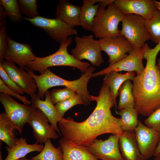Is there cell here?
<instances>
[{"instance_id":"obj_1","label":"cell","mask_w":160,"mask_h":160,"mask_svg":"<svg viewBox=\"0 0 160 160\" xmlns=\"http://www.w3.org/2000/svg\"><path fill=\"white\" fill-rule=\"evenodd\" d=\"M96 105L93 112L85 120L77 122L70 117L59 122L63 138L71 146L87 147L97 137L106 133L121 134L122 131L120 118L112 115L111 108L116 106L112 99L109 86L103 83L97 96L91 95Z\"/></svg>"},{"instance_id":"obj_2","label":"cell","mask_w":160,"mask_h":160,"mask_svg":"<svg viewBox=\"0 0 160 160\" xmlns=\"http://www.w3.org/2000/svg\"><path fill=\"white\" fill-rule=\"evenodd\" d=\"M143 47L146 65L144 70L132 81V92L135 108L139 114L148 117L160 108V70L156 64L160 42L153 48L146 43Z\"/></svg>"},{"instance_id":"obj_3","label":"cell","mask_w":160,"mask_h":160,"mask_svg":"<svg viewBox=\"0 0 160 160\" xmlns=\"http://www.w3.org/2000/svg\"><path fill=\"white\" fill-rule=\"evenodd\" d=\"M25 69L35 80L38 89V94L39 97L44 100L45 92L52 87L57 86H64L71 89L82 98L84 105L87 106L91 101V95L87 89V84L91 78L93 72L95 68L90 66L87 70L76 80L68 81L64 79L47 69L40 75L35 74L33 71Z\"/></svg>"},{"instance_id":"obj_4","label":"cell","mask_w":160,"mask_h":160,"mask_svg":"<svg viewBox=\"0 0 160 160\" xmlns=\"http://www.w3.org/2000/svg\"><path fill=\"white\" fill-rule=\"evenodd\" d=\"M72 42V37H68L60 44L58 49L55 53L44 57H37L34 60L28 63L26 68L33 71H38L41 74L50 67L66 66L77 68L81 72L85 73L90 66V64L76 59L68 53L67 48Z\"/></svg>"},{"instance_id":"obj_5","label":"cell","mask_w":160,"mask_h":160,"mask_svg":"<svg viewBox=\"0 0 160 160\" xmlns=\"http://www.w3.org/2000/svg\"><path fill=\"white\" fill-rule=\"evenodd\" d=\"M124 17L114 2L110 3L106 9L99 7L93 23L92 32L94 37L99 39L120 35L118 25Z\"/></svg>"},{"instance_id":"obj_6","label":"cell","mask_w":160,"mask_h":160,"mask_svg":"<svg viewBox=\"0 0 160 160\" xmlns=\"http://www.w3.org/2000/svg\"><path fill=\"white\" fill-rule=\"evenodd\" d=\"M120 35L124 37L135 49L143 47L150 40L146 21L140 16L135 14L124 15L122 22Z\"/></svg>"},{"instance_id":"obj_7","label":"cell","mask_w":160,"mask_h":160,"mask_svg":"<svg viewBox=\"0 0 160 160\" xmlns=\"http://www.w3.org/2000/svg\"><path fill=\"white\" fill-rule=\"evenodd\" d=\"M92 34L76 36L74 38L75 47L71 51L72 55L76 59L89 61L93 66H99L104 62L99 40L94 39Z\"/></svg>"},{"instance_id":"obj_8","label":"cell","mask_w":160,"mask_h":160,"mask_svg":"<svg viewBox=\"0 0 160 160\" xmlns=\"http://www.w3.org/2000/svg\"><path fill=\"white\" fill-rule=\"evenodd\" d=\"M23 18L34 26L43 29L50 38L60 44L72 35H78L76 29L59 19L49 18L40 15L32 19Z\"/></svg>"},{"instance_id":"obj_9","label":"cell","mask_w":160,"mask_h":160,"mask_svg":"<svg viewBox=\"0 0 160 160\" xmlns=\"http://www.w3.org/2000/svg\"><path fill=\"white\" fill-rule=\"evenodd\" d=\"M0 101L4 108L5 113L21 134L24 126L28 123L36 108L32 105L21 104L10 96L2 93L0 94Z\"/></svg>"},{"instance_id":"obj_10","label":"cell","mask_w":160,"mask_h":160,"mask_svg":"<svg viewBox=\"0 0 160 160\" xmlns=\"http://www.w3.org/2000/svg\"><path fill=\"white\" fill-rule=\"evenodd\" d=\"M144 49L143 47L134 49L128 53L127 55L119 61L112 65H109L107 67L98 72L93 73L92 77L105 75L112 71H121L135 72L137 75L140 74L144 69L143 64Z\"/></svg>"},{"instance_id":"obj_11","label":"cell","mask_w":160,"mask_h":160,"mask_svg":"<svg viewBox=\"0 0 160 160\" xmlns=\"http://www.w3.org/2000/svg\"><path fill=\"white\" fill-rule=\"evenodd\" d=\"M120 135H112L104 140L96 138L87 147L88 150L98 159L124 160L119 148Z\"/></svg>"},{"instance_id":"obj_12","label":"cell","mask_w":160,"mask_h":160,"mask_svg":"<svg viewBox=\"0 0 160 160\" xmlns=\"http://www.w3.org/2000/svg\"><path fill=\"white\" fill-rule=\"evenodd\" d=\"M102 51L108 55L109 65L113 64L126 57L135 49L124 36H117L99 39Z\"/></svg>"},{"instance_id":"obj_13","label":"cell","mask_w":160,"mask_h":160,"mask_svg":"<svg viewBox=\"0 0 160 160\" xmlns=\"http://www.w3.org/2000/svg\"><path fill=\"white\" fill-rule=\"evenodd\" d=\"M140 152L146 160L153 156L160 137V132L148 127L139 120L134 132Z\"/></svg>"},{"instance_id":"obj_14","label":"cell","mask_w":160,"mask_h":160,"mask_svg":"<svg viewBox=\"0 0 160 160\" xmlns=\"http://www.w3.org/2000/svg\"><path fill=\"white\" fill-rule=\"evenodd\" d=\"M114 4L124 15L135 14L147 21L158 11L152 0H114Z\"/></svg>"},{"instance_id":"obj_15","label":"cell","mask_w":160,"mask_h":160,"mask_svg":"<svg viewBox=\"0 0 160 160\" xmlns=\"http://www.w3.org/2000/svg\"><path fill=\"white\" fill-rule=\"evenodd\" d=\"M36 57L30 44L17 42L8 36V45L4 57L5 60L13 62L24 69Z\"/></svg>"},{"instance_id":"obj_16","label":"cell","mask_w":160,"mask_h":160,"mask_svg":"<svg viewBox=\"0 0 160 160\" xmlns=\"http://www.w3.org/2000/svg\"><path fill=\"white\" fill-rule=\"evenodd\" d=\"M49 122L45 115L39 109L36 108L28 123L33 129L36 143H45L48 139L56 140L58 138L55 129Z\"/></svg>"},{"instance_id":"obj_17","label":"cell","mask_w":160,"mask_h":160,"mask_svg":"<svg viewBox=\"0 0 160 160\" xmlns=\"http://www.w3.org/2000/svg\"><path fill=\"white\" fill-rule=\"evenodd\" d=\"M15 64L5 60L3 63V67L8 75L23 89L24 92L30 95L36 92L38 89L34 78L28 71L17 67Z\"/></svg>"},{"instance_id":"obj_18","label":"cell","mask_w":160,"mask_h":160,"mask_svg":"<svg viewBox=\"0 0 160 160\" xmlns=\"http://www.w3.org/2000/svg\"><path fill=\"white\" fill-rule=\"evenodd\" d=\"M45 100L41 99L38 94L34 93L30 95L31 105L40 110L46 116L49 122L60 135L61 132L57 126V123L62 122L64 118L57 112L51 100L50 92L47 90L45 93Z\"/></svg>"},{"instance_id":"obj_19","label":"cell","mask_w":160,"mask_h":160,"mask_svg":"<svg viewBox=\"0 0 160 160\" xmlns=\"http://www.w3.org/2000/svg\"><path fill=\"white\" fill-rule=\"evenodd\" d=\"M119 148L124 160H146L140 152L135 132L123 131L119 138Z\"/></svg>"},{"instance_id":"obj_20","label":"cell","mask_w":160,"mask_h":160,"mask_svg":"<svg viewBox=\"0 0 160 160\" xmlns=\"http://www.w3.org/2000/svg\"><path fill=\"white\" fill-rule=\"evenodd\" d=\"M81 7L74 5L67 0H60L56 6L55 18L60 19L71 27L80 26Z\"/></svg>"},{"instance_id":"obj_21","label":"cell","mask_w":160,"mask_h":160,"mask_svg":"<svg viewBox=\"0 0 160 160\" xmlns=\"http://www.w3.org/2000/svg\"><path fill=\"white\" fill-rule=\"evenodd\" d=\"M58 142L63 151V160H99L88 151L86 146H71L62 138Z\"/></svg>"},{"instance_id":"obj_22","label":"cell","mask_w":160,"mask_h":160,"mask_svg":"<svg viewBox=\"0 0 160 160\" xmlns=\"http://www.w3.org/2000/svg\"><path fill=\"white\" fill-rule=\"evenodd\" d=\"M44 147V145L38 144L36 143L33 144H28L25 138L21 137L18 139L15 145L12 148L6 146L8 153L5 160H17L24 157L31 152H41Z\"/></svg>"},{"instance_id":"obj_23","label":"cell","mask_w":160,"mask_h":160,"mask_svg":"<svg viewBox=\"0 0 160 160\" xmlns=\"http://www.w3.org/2000/svg\"><path fill=\"white\" fill-rule=\"evenodd\" d=\"M101 0H83L80 15V26L84 30L92 31L94 19Z\"/></svg>"},{"instance_id":"obj_24","label":"cell","mask_w":160,"mask_h":160,"mask_svg":"<svg viewBox=\"0 0 160 160\" xmlns=\"http://www.w3.org/2000/svg\"><path fill=\"white\" fill-rule=\"evenodd\" d=\"M133 72H127L124 74L112 71L105 75L103 83L106 84L109 87L111 97L116 106V98L119 95V90L121 84L125 81L129 80L132 81L135 76Z\"/></svg>"},{"instance_id":"obj_25","label":"cell","mask_w":160,"mask_h":160,"mask_svg":"<svg viewBox=\"0 0 160 160\" xmlns=\"http://www.w3.org/2000/svg\"><path fill=\"white\" fill-rule=\"evenodd\" d=\"M16 129L14 124L5 113L0 114V140L11 148L15 145L18 139L14 132Z\"/></svg>"},{"instance_id":"obj_26","label":"cell","mask_w":160,"mask_h":160,"mask_svg":"<svg viewBox=\"0 0 160 160\" xmlns=\"http://www.w3.org/2000/svg\"><path fill=\"white\" fill-rule=\"evenodd\" d=\"M116 111V114L120 116L121 128L123 131L133 132L137 127L139 120V114L136 109L130 108L119 110Z\"/></svg>"},{"instance_id":"obj_27","label":"cell","mask_w":160,"mask_h":160,"mask_svg":"<svg viewBox=\"0 0 160 160\" xmlns=\"http://www.w3.org/2000/svg\"><path fill=\"white\" fill-rule=\"evenodd\" d=\"M133 85L128 80L120 87L119 90V100L118 105L119 110L130 108H135V99L132 92Z\"/></svg>"},{"instance_id":"obj_28","label":"cell","mask_w":160,"mask_h":160,"mask_svg":"<svg viewBox=\"0 0 160 160\" xmlns=\"http://www.w3.org/2000/svg\"><path fill=\"white\" fill-rule=\"evenodd\" d=\"M44 147L40 153L32 157L33 160H63L62 150L59 147L56 148L52 144L50 139L44 143Z\"/></svg>"},{"instance_id":"obj_29","label":"cell","mask_w":160,"mask_h":160,"mask_svg":"<svg viewBox=\"0 0 160 160\" xmlns=\"http://www.w3.org/2000/svg\"><path fill=\"white\" fill-rule=\"evenodd\" d=\"M0 5L4 9L7 16L14 23H20L23 20L17 0H1Z\"/></svg>"},{"instance_id":"obj_30","label":"cell","mask_w":160,"mask_h":160,"mask_svg":"<svg viewBox=\"0 0 160 160\" xmlns=\"http://www.w3.org/2000/svg\"><path fill=\"white\" fill-rule=\"evenodd\" d=\"M150 40L158 44L160 42V12L158 11L149 20L146 21Z\"/></svg>"},{"instance_id":"obj_31","label":"cell","mask_w":160,"mask_h":160,"mask_svg":"<svg viewBox=\"0 0 160 160\" xmlns=\"http://www.w3.org/2000/svg\"><path fill=\"white\" fill-rule=\"evenodd\" d=\"M18 6L21 14L29 19L33 18L39 15L36 0H18Z\"/></svg>"},{"instance_id":"obj_32","label":"cell","mask_w":160,"mask_h":160,"mask_svg":"<svg viewBox=\"0 0 160 160\" xmlns=\"http://www.w3.org/2000/svg\"><path fill=\"white\" fill-rule=\"evenodd\" d=\"M78 104L84 105V104L81 97L76 94L71 98L56 103L55 105L59 114L63 117L65 113L68 110Z\"/></svg>"},{"instance_id":"obj_33","label":"cell","mask_w":160,"mask_h":160,"mask_svg":"<svg viewBox=\"0 0 160 160\" xmlns=\"http://www.w3.org/2000/svg\"><path fill=\"white\" fill-rule=\"evenodd\" d=\"M50 94L54 104L71 98L76 94L73 90L67 87L62 89H53L50 92Z\"/></svg>"},{"instance_id":"obj_34","label":"cell","mask_w":160,"mask_h":160,"mask_svg":"<svg viewBox=\"0 0 160 160\" xmlns=\"http://www.w3.org/2000/svg\"><path fill=\"white\" fill-rule=\"evenodd\" d=\"M3 63L0 62V76L4 84L9 88L20 94H23L24 92L8 75L4 70Z\"/></svg>"},{"instance_id":"obj_35","label":"cell","mask_w":160,"mask_h":160,"mask_svg":"<svg viewBox=\"0 0 160 160\" xmlns=\"http://www.w3.org/2000/svg\"><path fill=\"white\" fill-rule=\"evenodd\" d=\"M145 125L160 132V108L151 113L144 121Z\"/></svg>"},{"instance_id":"obj_36","label":"cell","mask_w":160,"mask_h":160,"mask_svg":"<svg viewBox=\"0 0 160 160\" xmlns=\"http://www.w3.org/2000/svg\"><path fill=\"white\" fill-rule=\"evenodd\" d=\"M0 92L5 95L11 96L22 101L24 104L29 105L31 104L30 101L28 100L27 97L21 95L20 93L9 88L0 78Z\"/></svg>"},{"instance_id":"obj_37","label":"cell","mask_w":160,"mask_h":160,"mask_svg":"<svg viewBox=\"0 0 160 160\" xmlns=\"http://www.w3.org/2000/svg\"><path fill=\"white\" fill-rule=\"evenodd\" d=\"M7 23L0 26V62L3 63L5 53L8 45L6 30Z\"/></svg>"},{"instance_id":"obj_38","label":"cell","mask_w":160,"mask_h":160,"mask_svg":"<svg viewBox=\"0 0 160 160\" xmlns=\"http://www.w3.org/2000/svg\"><path fill=\"white\" fill-rule=\"evenodd\" d=\"M7 15L3 7L0 6V26H1L7 23L5 19L6 18Z\"/></svg>"},{"instance_id":"obj_39","label":"cell","mask_w":160,"mask_h":160,"mask_svg":"<svg viewBox=\"0 0 160 160\" xmlns=\"http://www.w3.org/2000/svg\"><path fill=\"white\" fill-rule=\"evenodd\" d=\"M114 0H101V1L99 3L100 7L105 8L110 3L114 2Z\"/></svg>"},{"instance_id":"obj_40","label":"cell","mask_w":160,"mask_h":160,"mask_svg":"<svg viewBox=\"0 0 160 160\" xmlns=\"http://www.w3.org/2000/svg\"><path fill=\"white\" fill-rule=\"evenodd\" d=\"M160 153V137L153 156H155Z\"/></svg>"},{"instance_id":"obj_41","label":"cell","mask_w":160,"mask_h":160,"mask_svg":"<svg viewBox=\"0 0 160 160\" xmlns=\"http://www.w3.org/2000/svg\"><path fill=\"white\" fill-rule=\"evenodd\" d=\"M152 1L155 7L158 11L160 12V1L155 0H152Z\"/></svg>"},{"instance_id":"obj_42","label":"cell","mask_w":160,"mask_h":160,"mask_svg":"<svg viewBox=\"0 0 160 160\" xmlns=\"http://www.w3.org/2000/svg\"><path fill=\"white\" fill-rule=\"evenodd\" d=\"M154 157V158L153 160H160V153Z\"/></svg>"},{"instance_id":"obj_43","label":"cell","mask_w":160,"mask_h":160,"mask_svg":"<svg viewBox=\"0 0 160 160\" xmlns=\"http://www.w3.org/2000/svg\"><path fill=\"white\" fill-rule=\"evenodd\" d=\"M157 62H158L157 64L160 70V57L158 58V60H157Z\"/></svg>"},{"instance_id":"obj_44","label":"cell","mask_w":160,"mask_h":160,"mask_svg":"<svg viewBox=\"0 0 160 160\" xmlns=\"http://www.w3.org/2000/svg\"><path fill=\"white\" fill-rule=\"evenodd\" d=\"M17 160H33L32 159H27L26 158H20V159H17Z\"/></svg>"},{"instance_id":"obj_45","label":"cell","mask_w":160,"mask_h":160,"mask_svg":"<svg viewBox=\"0 0 160 160\" xmlns=\"http://www.w3.org/2000/svg\"><path fill=\"white\" fill-rule=\"evenodd\" d=\"M0 160H3L2 159V156L1 151V149L0 148Z\"/></svg>"}]
</instances>
